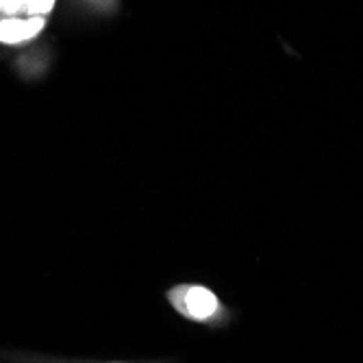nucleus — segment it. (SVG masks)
I'll return each mask as SVG.
<instances>
[{
    "mask_svg": "<svg viewBox=\"0 0 363 363\" xmlns=\"http://www.w3.org/2000/svg\"><path fill=\"white\" fill-rule=\"evenodd\" d=\"M57 0H0V44L28 46L35 42L52 11Z\"/></svg>",
    "mask_w": 363,
    "mask_h": 363,
    "instance_id": "nucleus-1",
    "label": "nucleus"
},
{
    "mask_svg": "<svg viewBox=\"0 0 363 363\" xmlns=\"http://www.w3.org/2000/svg\"><path fill=\"white\" fill-rule=\"evenodd\" d=\"M74 7L96 18H111L120 11L122 0H72Z\"/></svg>",
    "mask_w": 363,
    "mask_h": 363,
    "instance_id": "nucleus-5",
    "label": "nucleus"
},
{
    "mask_svg": "<svg viewBox=\"0 0 363 363\" xmlns=\"http://www.w3.org/2000/svg\"><path fill=\"white\" fill-rule=\"evenodd\" d=\"M168 305L185 320L211 328H222L230 322V311L218 294L201 283H179L166 291Z\"/></svg>",
    "mask_w": 363,
    "mask_h": 363,
    "instance_id": "nucleus-2",
    "label": "nucleus"
},
{
    "mask_svg": "<svg viewBox=\"0 0 363 363\" xmlns=\"http://www.w3.org/2000/svg\"><path fill=\"white\" fill-rule=\"evenodd\" d=\"M0 361L9 363H128V361H91V359H68V357H50V354H33L18 350H0ZM142 363H170V361H142Z\"/></svg>",
    "mask_w": 363,
    "mask_h": 363,
    "instance_id": "nucleus-4",
    "label": "nucleus"
},
{
    "mask_svg": "<svg viewBox=\"0 0 363 363\" xmlns=\"http://www.w3.org/2000/svg\"><path fill=\"white\" fill-rule=\"evenodd\" d=\"M50 61H52V48L46 42H33L28 44L13 63V70L24 79V81H40L48 68H50Z\"/></svg>",
    "mask_w": 363,
    "mask_h": 363,
    "instance_id": "nucleus-3",
    "label": "nucleus"
}]
</instances>
